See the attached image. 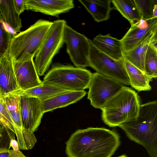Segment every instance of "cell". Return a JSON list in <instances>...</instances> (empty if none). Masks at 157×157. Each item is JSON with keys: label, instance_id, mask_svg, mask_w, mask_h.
I'll list each match as a JSON object with an SVG mask.
<instances>
[{"label": "cell", "instance_id": "obj_1", "mask_svg": "<svg viewBox=\"0 0 157 157\" xmlns=\"http://www.w3.org/2000/svg\"><path fill=\"white\" fill-rule=\"evenodd\" d=\"M120 144L118 134L103 128L78 129L66 142L68 157H111Z\"/></svg>", "mask_w": 157, "mask_h": 157}, {"label": "cell", "instance_id": "obj_22", "mask_svg": "<svg viewBox=\"0 0 157 157\" xmlns=\"http://www.w3.org/2000/svg\"><path fill=\"white\" fill-rule=\"evenodd\" d=\"M113 9L118 10L130 22L131 26L138 23L141 20L139 10L134 0H112Z\"/></svg>", "mask_w": 157, "mask_h": 157}, {"label": "cell", "instance_id": "obj_17", "mask_svg": "<svg viewBox=\"0 0 157 157\" xmlns=\"http://www.w3.org/2000/svg\"><path fill=\"white\" fill-rule=\"evenodd\" d=\"M124 64L130 85L132 87L138 92L142 91H149L151 90V87L150 82L152 80V79L148 77L144 73L124 57Z\"/></svg>", "mask_w": 157, "mask_h": 157}, {"label": "cell", "instance_id": "obj_15", "mask_svg": "<svg viewBox=\"0 0 157 157\" xmlns=\"http://www.w3.org/2000/svg\"><path fill=\"white\" fill-rule=\"evenodd\" d=\"M91 41L99 51L111 58L117 60L123 59L121 40L112 37L110 34H100Z\"/></svg>", "mask_w": 157, "mask_h": 157}, {"label": "cell", "instance_id": "obj_7", "mask_svg": "<svg viewBox=\"0 0 157 157\" xmlns=\"http://www.w3.org/2000/svg\"><path fill=\"white\" fill-rule=\"evenodd\" d=\"M89 67L97 72L114 79L124 85H130L124 64V59H115L99 51L90 39Z\"/></svg>", "mask_w": 157, "mask_h": 157}, {"label": "cell", "instance_id": "obj_14", "mask_svg": "<svg viewBox=\"0 0 157 157\" xmlns=\"http://www.w3.org/2000/svg\"><path fill=\"white\" fill-rule=\"evenodd\" d=\"M21 90L12 61L7 56L0 58V95L3 96Z\"/></svg>", "mask_w": 157, "mask_h": 157}, {"label": "cell", "instance_id": "obj_19", "mask_svg": "<svg viewBox=\"0 0 157 157\" xmlns=\"http://www.w3.org/2000/svg\"><path fill=\"white\" fill-rule=\"evenodd\" d=\"M156 31L149 35L130 51L123 53L124 57L144 73V61L147 48L151 42Z\"/></svg>", "mask_w": 157, "mask_h": 157}, {"label": "cell", "instance_id": "obj_34", "mask_svg": "<svg viewBox=\"0 0 157 157\" xmlns=\"http://www.w3.org/2000/svg\"><path fill=\"white\" fill-rule=\"evenodd\" d=\"M2 127V126H1V125H0V128Z\"/></svg>", "mask_w": 157, "mask_h": 157}, {"label": "cell", "instance_id": "obj_32", "mask_svg": "<svg viewBox=\"0 0 157 157\" xmlns=\"http://www.w3.org/2000/svg\"><path fill=\"white\" fill-rule=\"evenodd\" d=\"M4 127H1L0 128V135H1V134L2 133V131H3V129H4Z\"/></svg>", "mask_w": 157, "mask_h": 157}, {"label": "cell", "instance_id": "obj_25", "mask_svg": "<svg viewBox=\"0 0 157 157\" xmlns=\"http://www.w3.org/2000/svg\"><path fill=\"white\" fill-rule=\"evenodd\" d=\"M139 10L142 20H146L152 18L153 11L157 4V0H134Z\"/></svg>", "mask_w": 157, "mask_h": 157}, {"label": "cell", "instance_id": "obj_33", "mask_svg": "<svg viewBox=\"0 0 157 157\" xmlns=\"http://www.w3.org/2000/svg\"><path fill=\"white\" fill-rule=\"evenodd\" d=\"M118 157H127L126 155H122Z\"/></svg>", "mask_w": 157, "mask_h": 157}, {"label": "cell", "instance_id": "obj_18", "mask_svg": "<svg viewBox=\"0 0 157 157\" xmlns=\"http://www.w3.org/2000/svg\"><path fill=\"white\" fill-rule=\"evenodd\" d=\"M92 16L95 21L100 22L110 18L111 10L110 0H78Z\"/></svg>", "mask_w": 157, "mask_h": 157}, {"label": "cell", "instance_id": "obj_31", "mask_svg": "<svg viewBox=\"0 0 157 157\" xmlns=\"http://www.w3.org/2000/svg\"><path fill=\"white\" fill-rule=\"evenodd\" d=\"M155 17H157V4L155 6L153 11L152 18Z\"/></svg>", "mask_w": 157, "mask_h": 157}, {"label": "cell", "instance_id": "obj_29", "mask_svg": "<svg viewBox=\"0 0 157 157\" xmlns=\"http://www.w3.org/2000/svg\"><path fill=\"white\" fill-rule=\"evenodd\" d=\"M0 125L2 127L9 129L14 133V128L13 125L0 113Z\"/></svg>", "mask_w": 157, "mask_h": 157}, {"label": "cell", "instance_id": "obj_10", "mask_svg": "<svg viewBox=\"0 0 157 157\" xmlns=\"http://www.w3.org/2000/svg\"><path fill=\"white\" fill-rule=\"evenodd\" d=\"M20 96L19 107L22 127L33 133L37 130L44 113L41 101L36 97Z\"/></svg>", "mask_w": 157, "mask_h": 157}, {"label": "cell", "instance_id": "obj_12", "mask_svg": "<svg viewBox=\"0 0 157 157\" xmlns=\"http://www.w3.org/2000/svg\"><path fill=\"white\" fill-rule=\"evenodd\" d=\"M12 62L17 84L21 90L42 84V81L39 78L33 59L24 61Z\"/></svg>", "mask_w": 157, "mask_h": 157}, {"label": "cell", "instance_id": "obj_6", "mask_svg": "<svg viewBox=\"0 0 157 157\" xmlns=\"http://www.w3.org/2000/svg\"><path fill=\"white\" fill-rule=\"evenodd\" d=\"M66 24L64 20L52 22L34 60L38 75H44L47 71L54 57L64 43V30Z\"/></svg>", "mask_w": 157, "mask_h": 157}, {"label": "cell", "instance_id": "obj_8", "mask_svg": "<svg viewBox=\"0 0 157 157\" xmlns=\"http://www.w3.org/2000/svg\"><path fill=\"white\" fill-rule=\"evenodd\" d=\"M124 86L116 80L94 73L88 87L87 98L93 106L101 109Z\"/></svg>", "mask_w": 157, "mask_h": 157}, {"label": "cell", "instance_id": "obj_20", "mask_svg": "<svg viewBox=\"0 0 157 157\" xmlns=\"http://www.w3.org/2000/svg\"><path fill=\"white\" fill-rule=\"evenodd\" d=\"M0 12L4 22L14 33L20 32L21 19L15 8L13 0H0Z\"/></svg>", "mask_w": 157, "mask_h": 157}, {"label": "cell", "instance_id": "obj_27", "mask_svg": "<svg viewBox=\"0 0 157 157\" xmlns=\"http://www.w3.org/2000/svg\"><path fill=\"white\" fill-rule=\"evenodd\" d=\"M0 113L13 125L14 129L13 123L8 112L4 103L2 97L0 95Z\"/></svg>", "mask_w": 157, "mask_h": 157}, {"label": "cell", "instance_id": "obj_23", "mask_svg": "<svg viewBox=\"0 0 157 157\" xmlns=\"http://www.w3.org/2000/svg\"><path fill=\"white\" fill-rule=\"evenodd\" d=\"M144 72L153 79L157 77V48L150 44L146 52L144 61Z\"/></svg>", "mask_w": 157, "mask_h": 157}, {"label": "cell", "instance_id": "obj_4", "mask_svg": "<svg viewBox=\"0 0 157 157\" xmlns=\"http://www.w3.org/2000/svg\"><path fill=\"white\" fill-rule=\"evenodd\" d=\"M52 22L40 19L26 30L13 35L7 56L12 61H26L35 57Z\"/></svg>", "mask_w": 157, "mask_h": 157}, {"label": "cell", "instance_id": "obj_11", "mask_svg": "<svg viewBox=\"0 0 157 157\" xmlns=\"http://www.w3.org/2000/svg\"><path fill=\"white\" fill-rule=\"evenodd\" d=\"M157 31V17L141 20L131 26L121 40L123 53L131 50L150 34Z\"/></svg>", "mask_w": 157, "mask_h": 157}, {"label": "cell", "instance_id": "obj_13", "mask_svg": "<svg viewBox=\"0 0 157 157\" xmlns=\"http://www.w3.org/2000/svg\"><path fill=\"white\" fill-rule=\"evenodd\" d=\"M26 10L58 17L75 7L72 0H25Z\"/></svg>", "mask_w": 157, "mask_h": 157}, {"label": "cell", "instance_id": "obj_5", "mask_svg": "<svg viewBox=\"0 0 157 157\" xmlns=\"http://www.w3.org/2000/svg\"><path fill=\"white\" fill-rule=\"evenodd\" d=\"M92 73L84 68L54 63L44 76L42 84L58 86L70 91L88 88Z\"/></svg>", "mask_w": 157, "mask_h": 157}, {"label": "cell", "instance_id": "obj_21", "mask_svg": "<svg viewBox=\"0 0 157 157\" xmlns=\"http://www.w3.org/2000/svg\"><path fill=\"white\" fill-rule=\"evenodd\" d=\"M68 91H70L58 86L42 84L35 87L25 90H19L14 93L19 95L36 97L42 101Z\"/></svg>", "mask_w": 157, "mask_h": 157}, {"label": "cell", "instance_id": "obj_9", "mask_svg": "<svg viewBox=\"0 0 157 157\" xmlns=\"http://www.w3.org/2000/svg\"><path fill=\"white\" fill-rule=\"evenodd\" d=\"M63 40L67 52L75 67H89L90 39L66 24L64 29Z\"/></svg>", "mask_w": 157, "mask_h": 157}, {"label": "cell", "instance_id": "obj_3", "mask_svg": "<svg viewBox=\"0 0 157 157\" xmlns=\"http://www.w3.org/2000/svg\"><path fill=\"white\" fill-rule=\"evenodd\" d=\"M140 105L137 93L124 86L101 109L102 120L109 127H119L124 123L136 119Z\"/></svg>", "mask_w": 157, "mask_h": 157}, {"label": "cell", "instance_id": "obj_2", "mask_svg": "<svg viewBox=\"0 0 157 157\" xmlns=\"http://www.w3.org/2000/svg\"><path fill=\"white\" fill-rule=\"evenodd\" d=\"M119 127L132 141L143 146L150 157H157V101L141 105L136 119Z\"/></svg>", "mask_w": 157, "mask_h": 157}, {"label": "cell", "instance_id": "obj_24", "mask_svg": "<svg viewBox=\"0 0 157 157\" xmlns=\"http://www.w3.org/2000/svg\"><path fill=\"white\" fill-rule=\"evenodd\" d=\"M14 34L6 27L0 13V58L7 56L11 38Z\"/></svg>", "mask_w": 157, "mask_h": 157}, {"label": "cell", "instance_id": "obj_26", "mask_svg": "<svg viewBox=\"0 0 157 157\" xmlns=\"http://www.w3.org/2000/svg\"><path fill=\"white\" fill-rule=\"evenodd\" d=\"M14 138L15 135L11 131L6 129L3 130L0 135V157H10V141Z\"/></svg>", "mask_w": 157, "mask_h": 157}, {"label": "cell", "instance_id": "obj_30", "mask_svg": "<svg viewBox=\"0 0 157 157\" xmlns=\"http://www.w3.org/2000/svg\"><path fill=\"white\" fill-rule=\"evenodd\" d=\"M10 157H27L20 151L19 148L14 150L10 149Z\"/></svg>", "mask_w": 157, "mask_h": 157}, {"label": "cell", "instance_id": "obj_28", "mask_svg": "<svg viewBox=\"0 0 157 157\" xmlns=\"http://www.w3.org/2000/svg\"><path fill=\"white\" fill-rule=\"evenodd\" d=\"M13 1L15 8L20 15L26 10L25 0H13Z\"/></svg>", "mask_w": 157, "mask_h": 157}, {"label": "cell", "instance_id": "obj_16", "mask_svg": "<svg viewBox=\"0 0 157 157\" xmlns=\"http://www.w3.org/2000/svg\"><path fill=\"white\" fill-rule=\"evenodd\" d=\"M85 90L70 91L59 94L52 98L42 101L44 113L58 108L66 107L77 102L86 95Z\"/></svg>", "mask_w": 157, "mask_h": 157}]
</instances>
